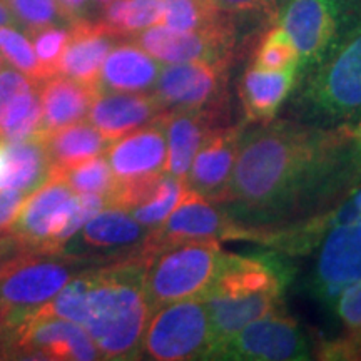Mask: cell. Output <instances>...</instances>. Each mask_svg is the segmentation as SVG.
<instances>
[{
    "label": "cell",
    "mask_w": 361,
    "mask_h": 361,
    "mask_svg": "<svg viewBox=\"0 0 361 361\" xmlns=\"http://www.w3.org/2000/svg\"><path fill=\"white\" fill-rule=\"evenodd\" d=\"M341 16V0H288L279 25L295 44L300 67L318 66L333 52Z\"/></svg>",
    "instance_id": "4fadbf2b"
},
{
    "label": "cell",
    "mask_w": 361,
    "mask_h": 361,
    "mask_svg": "<svg viewBox=\"0 0 361 361\" xmlns=\"http://www.w3.org/2000/svg\"><path fill=\"white\" fill-rule=\"evenodd\" d=\"M226 62H179L161 69L152 92L166 111L197 109L221 101Z\"/></svg>",
    "instance_id": "5bb4252c"
},
{
    "label": "cell",
    "mask_w": 361,
    "mask_h": 361,
    "mask_svg": "<svg viewBox=\"0 0 361 361\" xmlns=\"http://www.w3.org/2000/svg\"><path fill=\"white\" fill-rule=\"evenodd\" d=\"M361 281V219L340 224L326 233L316 259L314 286L333 301L350 284Z\"/></svg>",
    "instance_id": "2e32d148"
},
{
    "label": "cell",
    "mask_w": 361,
    "mask_h": 361,
    "mask_svg": "<svg viewBox=\"0 0 361 361\" xmlns=\"http://www.w3.org/2000/svg\"><path fill=\"white\" fill-rule=\"evenodd\" d=\"M188 191L189 189L184 180L164 173L152 183L144 200L130 207L129 213L139 224L152 231L168 219V216L178 207Z\"/></svg>",
    "instance_id": "4316f807"
},
{
    "label": "cell",
    "mask_w": 361,
    "mask_h": 361,
    "mask_svg": "<svg viewBox=\"0 0 361 361\" xmlns=\"http://www.w3.org/2000/svg\"><path fill=\"white\" fill-rule=\"evenodd\" d=\"M296 106L303 119L326 126L361 119V25L319 62Z\"/></svg>",
    "instance_id": "5b68a950"
},
{
    "label": "cell",
    "mask_w": 361,
    "mask_h": 361,
    "mask_svg": "<svg viewBox=\"0 0 361 361\" xmlns=\"http://www.w3.org/2000/svg\"><path fill=\"white\" fill-rule=\"evenodd\" d=\"M234 238L247 239L246 231L224 213L223 207H216L214 202L188 191L168 219L159 228L149 231L141 250Z\"/></svg>",
    "instance_id": "7c38bea8"
},
{
    "label": "cell",
    "mask_w": 361,
    "mask_h": 361,
    "mask_svg": "<svg viewBox=\"0 0 361 361\" xmlns=\"http://www.w3.org/2000/svg\"><path fill=\"white\" fill-rule=\"evenodd\" d=\"M209 358L246 361L310 360L308 341L295 319L278 311L256 319L219 343Z\"/></svg>",
    "instance_id": "9c48e42d"
},
{
    "label": "cell",
    "mask_w": 361,
    "mask_h": 361,
    "mask_svg": "<svg viewBox=\"0 0 361 361\" xmlns=\"http://www.w3.org/2000/svg\"><path fill=\"white\" fill-rule=\"evenodd\" d=\"M102 22L116 35L141 32L162 24V0H112Z\"/></svg>",
    "instance_id": "83f0119b"
},
{
    "label": "cell",
    "mask_w": 361,
    "mask_h": 361,
    "mask_svg": "<svg viewBox=\"0 0 361 361\" xmlns=\"http://www.w3.org/2000/svg\"><path fill=\"white\" fill-rule=\"evenodd\" d=\"M298 69L266 71L251 66L239 84L245 114L252 123H269L296 82Z\"/></svg>",
    "instance_id": "603a6c76"
},
{
    "label": "cell",
    "mask_w": 361,
    "mask_h": 361,
    "mask_svg": "<svg viewBox=\"0 0 361 361\" xmlns=\"http://www.w3.org/2000/svg\"><path fill=\"white\" fill-rule=\"evenodd\" d=\"M52 173L61 176L75 194H101L107 200L114 192L117 184L106 156H96L71 169Z\"/></svg>",
    "instance_id": "f546056e"
},
{
    "label": "cell",
    "mask_w": 361,
    "mask_h": 361,
    "mask_svg": "<svg viewBox=\"0 0 361 361\" xmlns=\"http://www.w3.org/2000/svg\"><path fill=\"white\" fill-rule=\"evenodd\" d=\"M149 229L139 224L124 207L107 206L92 216L82 228L80 238L92 250H124L144 245Z\"/></svg>",
    "instance_id": "484cf974"
},
{
    "label": "cell",
    "mask_w": 361,
    "mask_h": 361,
    "mask_svg": "<svg viewBox=\"0 0 361 361\" xmlns=\"http://www.w3.org/2000/svg\"><path fill=\"white\" fill-rule=\"evenodd\" d=\"M211 0H162V24L174 30H200L221 22Z\"/></svg>",
    "instance_id": "4dcf8cb0"
},
{
    "label": "cell",
    "mask_w": 361,
    "mask_h": 361,
    "mask_svg": "<svg viewBox=\"0 0 361 361\" xmlns=\"http://www.w3.org/2000/svg\"><path fill=\"white\" fill-rule=\"evenodd\" d=\"M166 112L154 92L99 90L90 104L87 119L107 141L114 142L135 129L156 123Z\"/></svg>",
    "instance_id": "ac0fdd59"
},
{
    "label": "cell",
    "mask_w": 361,
    "mask_h": 361,
    "mask_svg": "<svg viewBox=\"0 0 361 361\" xmlns=\"http://www.w3.org/2000/svg\"><path fill=\"white\" fill-rule=\"evenodd\" d=\"M89 288L90 273L78 274L47 305L39 308L22 323L34 318H62L67 322L78 323L84 328L89 308Z\"/></svg>",
    "instance_id": "f1b7e54d"
},
{
    "label": "cell",
    "mask_w": 361,
    "mask_h": 361,
    "mask_svg": "<svg viewBox=\"0 0 361 361\" xmlns=\"http://www.w3.org/2000/svg\"><path fill=\"white\" fill-rule=\"evenodd\" d=\"M29 194L16 189H0V233H6L19 216Z\"/></svg>",
    "instance_id": "8d00e7d4"
},
{
    "label": "cell",
    "mask_w": 361,
    "mask_h": 361,
    "mask_svg": "<svg viewBox=\"0 0 361 361\" xmlns=\"http://www.w3.org/2000/svg\"><path fill=\"white\" fill-rule=\"evenodd\" d=\"M213 331L201 296L152 311L142 338V353L157 361L209 358Z\"/></svg>",
    "instance_id": "52a82bcc"
},
{
    "label": "cell",
    "mask_w": 361,
    "mask_h": 361,
    "mask_svg": "<svg viewBox=\"0 0 361 361\" xmlns=\"http://www.w3.org/2000/svg\"><path fill=\"white\" fill-rule=\"evenodd\" d=\"M0 54L4 61L30 79L44 82L45 74L35 56L32 40L24 32H20L16 25L0 27Z\"/></svg>",
    "instance_id": "1f68e13d"
},
{
    "label": "cell",
    "mask_w": 361,
    "mask_h": 361,
    "mask_svg": "<svg viewBox=\"0 0 361 361\" xmlns=\"http://www.w3.org/2000/svg\"><path fill=\"white\" fill-rule=\"evenodd\" d=\"M35 56L40 67H42L45 80L59 75V62L69 42V29L51 25L30 34Z\"/></svg>",
    "instance_id": "e575fe53"
},
{
    "label": "cell",
    "mask_w": 361,
    "mask_h": 361,
    "mask_svg": "<svg viewBox=\"0 0 361 361\" xmlns=\"http://www.w3.org/2000/svg\"><path fill=\"white\" fill-rule=\"evenodd\" d=\"M99 90L78 80L56 75L40 84L42 121L39 134H49L84 121Z\"/></svg>",
    "instance_id": "7402d4cb"
},
{
    "label": "cell",
    "mask_w": 361,
    "mask_h": 361,
    "mask_svg": "<svg viewBox=\"0 0 361 361\" xmlns=\"http://www.w3.org/2000/svg\"><path fill=\"white\" fill-rule=\"evenodd\" d=\"M4 62H6V61H4V57H2V54H0V67H2V66H4Z\"/></svg>",
    "instance_id": "ee69618b"
},
{
    "label": "cell",
    "mask_w": 361,
    "mask_h": 361,
    "mask_svg": "<svg viewBox=\"0 0 361 361\" xmlns=\"http://www.w3.org/2000/svg\"><path fill=\"white\" fill-rule=\"evenodd\" d=\"M96 2H99V4H101V6H104V7H107V6H109V4L112 2V0H96Z\"/></svg>",
    "instance_id": "7bdbcfd3"
},
{
    "label": "cell",
    "mask_w": 361,
    "mask_h": 361,
    "mask_svg": "<svg viewBox=\"0 0 361 361\" xmlns=\"http://www.w3.org/2000/svg\"><path fill=\"white\" fill-rule=\"evenodd\" d=\"M226 116V99L197 107L166 112L164 124L168 134V173L186 183L192 159L202 142L221 129V119Z\"/></svg>",
    "instance_id": "e0dca14e"
},
{
    "label": "cell",
    "mask_w": 361,
    "mask_h": 361,
    "mask_svg": "<svg viewBox=\"0 0 361 361\" xmlns=\"http://www.w3.org/2000/svg\"><path fill=\"white\" fill-rule=\"evenodd\" d=\"M11 324H8L7 319V311L6 306H4L2 301H0V358H6V351H7V345L8 340H11Z\"/></svg>",
    "instance_id": "ab89813d"
},
{
    "label": "cell",
    "mask_w": 361,
    "mask_h": 361,
    "mask_svg": "<svg viewBox=\"0 0 361 361\" xmlns=\"http://www.w3.org/2000/svg\"><path fill=\"white\" fill-rule=\"evenodd\" d=\"M283 284L284 274L276 263L226 252L218 276L201 295L209 314L213 350L246 324L278 311Z\"/></svg>",
    "instance_id": "3957f363"
},
{
    "label": "cell",
    "mask_w": 361,
    "mask_h": 361,
    "mask_svg": "<svg viewBox=\"0 0 361 361\" xmlns=\"http://www.w3.org/2000/svg\"><path fill=\"white\" fill-rule=\"evenodd\" d=\"M252 66L266 71H300V56L281 25L271 29L259 44Z\"/></svg>",
    "instance_id": "d6a6232c"
},
{
    "label": "cell",
    "mask_w": 361,
    "mask_h": 361,
    "mask_svg": "<svg viewBox=\"0 0 361 361\" xmlns=\"http://www.w3.org/2000/svg\"><path fill=\"white\" fill-rule=\"evenodd\" d=\"M161 62L139 47L123 44L111 49L99 78V90L114 92H147L154 89L161 74Z\"/></svg>",
    "instance_id": "44dd1931"
},
{
    "label": "cell",
    "mask_w": 361,
    "mask_h": 361,
    "mask_svg": "<svg viewBox=\"0 0 361 361\" xmlns=\"http://www.w3.org/2000/svg\"><path fill=\"white\" fill-rule=\"evenodd\" d=\"M6 142H0V176L4 174V169H6Z\"/></svg>",
    "instance_id": "b9f144b4"
},
{
    "label": "cell",
    "mask_w": 361,
    "mask_h": 361,
    "mask_svg": "<svg viewBox=\"0 0 361 361\" xmlns=\"http://www.w3.org/2000/svg\"><path fill=\"white\" fill-rule=\"evenodd\" d=\"M8 8L16 17L17 24L34 34L45 27L56 25L62 17L57 0H6Z\"/></svg>",
    "instance_id": "836d02e7"
},
{
    "label": "cell",
    "mask_w": 361,
    "mask_h": 361,
    "mask_svg": "<svg viewBox=\"0 0 361 361\" xmlns=\"http://www.w3.org/2000/svg\"><path fill=\"white\" fill-rule=\"evenodd\" d=\"M4 25L19 27V24H17L16 17H13V13L11 12V8H8L6 0H0V27H4Z\"/></svg>",
    "instance_id": "60d3db41"
},
{
    "label": "cell",
    "mask_w": 361,
    "mask_h": 361,
    "mask_svg": "<svg viewBox=\"0 0 361 361\" xmlns=\"http://www.w3.org/2000/svg\"><path fill=\"white\" fill-rule=\"evenodd\" d=\"M135 44L149 56L164 64L179 62H226L231 61L233 30L228 22L200 30H174L157 24L135 35Z\"/></svg>",
    "instance_id": "8fae6325"
},
{
    "label": "cell",
    "mask_w": 361,
    "mask_h": 361,
    "mask_svg": "<svg viewBox=\"0 0 361 361\" xmlns=\"http://www.w3.org/2000/svg\"><path fill=\"white\" fill-rule=\"evenodd\" d=\"M243 128L216 129L194 156L186 178L189 191L219 204L229 188Z\"/></svg>",
    "instance_id": "d6986e66"
},
{
    "label": "cell",
    "mask_w": 361,
    "mask_h": 361,
    "mask_svg": "<svg viewBox=\"0 0 361 361\" xmlns=\"http://www.w3.org/2000/svg\"><path fill=\"white\" fill-rule=\"evenodd\" d=\"M6 358L90 361L101 360V355L80 324L62 318H34L13 329Z\"/></svg>",
    "instance_id": "30bf717a"
},
{
    "label": "cell",
    "mask_w": 361,
    "mask_h": 361,
    "mask_svg": "<svg viewBox=\"0 0 361 361\" xmlns=\"http://www.w3.org/2000/svg\"><path fill=\"white\" fill-rule=\"evenodd\" d=\"M166 114L156 123L135 129L111 142L106 151L117 183H135L168 173Z\"/></svg>",
    "instance_id": "9a60e30c"
},
{
    "label": "cell",
    "mask_w": 361,
    "mask_h": 361,
    "mask_svg": "<svg viewBox=\"0 0 361 361\" xmlns=\"http://www.w3.org/2000/svg\"><path fill=\"white\" fill-rule=\"evenodd\" d=\"M219 12H245L263 7L269 0H211Z\"/></svg>",
    "instance_id": "74e56055"
},
{
    "label": "cell",
    "mask_w": 361,
    "mask_h": 361,
    "mask_svg": "<svg viewBox=\"0 0 361 361\" xmlns=\"http://www.w3.org/2000/svg\"><path fill=\"white\" fill-rule=\"evenodd\" d=\"M80 261L62 252L22 250L0 263V301L12 331L78 276Z\"/></svg>",
    "instance_id": "8992f818"
},
{
    "label": "cell",
    "mask_w": 361,
    "mask_h": 361,
    "mask_svg": "<svg viewBox=\"0 0 361 361\" xmlns=\"http://www.w3.org/2000/svg\"><path fill=\"white\" fill-rule=\"evenodd\" d=\"M42 135L52 162V171L57 173L106 154L107 147L111 146V141H107L89 121H79Z\"/></svg>",
    "instance_id": "d4e9b609"
},
{
    "label": "cell",
    "mask_w": 361,
    "mask_h": 361,
    "mask_svg": "<svg viewBox=\"0 0 361 361\" xmlns=\"http://www.w3.org/2000/svg\"><path fill=\"white\" fill-rule=\"evenodd\" d=\"M114 37L117 35L111 32L104 22L94 24L85 19L72 22L69 42L59 62V75L99 90L102 64L111 52Z\"/></svg>",
    "instance_id": "ffe728a7"
},
{
    "label": "cell",
    "mask_w": 361,
    "mask_h": 361,
    "mask_svg": "<svg viewBox=\"0 0 361 361\" xmlns=\"http://www.w3.org/2000/svg\"><path fill=\"white\" fill-rule=\"evenodd\" d=\"M78 194L59 174H51L45 183L27 196L19 216L7 233L22 250L62 252L59 238L74 211Z\"/></svg>",
    "instance_id": "ba28073f"
},
{
    "label": "cell",
    "mask_w": 361,
    "mask_h": 361,
    "mask_svg": "<svg viewBox=\"0 0 361 361\" xmlns=\"http://www.w3.org/2000/svg\"><path fill=\"white\" fill-rule=\"evenodd\" d=\"M146 259L144 291L149 310L201 296L213 284L226 252L219 241L179 243L139 251Z\"/></svg>",
    "instance_id": "277c9868"
},
{
    "label": "cell",
    "mask_w": 361,
    "mask_h": 361,
    "mask_svg": "<svg viewBox=\"0 0 361 361\" xmlns=\"http://www.w3.org/2000/svg\"><path fill=\"white\" fill-rule=\"evenodd\" d=\"M338 316L345 326L353 331V335H361V281L350 284L336 298Z\"/></svg>",
    "instance_id": "d590c367"
},
{
    "label": "cell",
    "mask_w": 361,
    "mask_h": 361,
    "mask_svg": "<svg viewBox=\"0 0 361 361\" xmlns=\"http://www.w3.org/2000/svg\"><path fill=\"white\" fill-rule=\"evenodd\" d=\"M64 20H80L84 19L89 8V0H57Z\"/></svg>",
    "instance_id": "f35d334b"
},
{
    "label": "cell",
    "mask_w": 361,
    "mask_h": 361,
    "mask_svg": "<svg viewBox=\"0 0 361 361\" xmlns=\"http://www.w3.org/2000/svg\"><path fill=\"white\" fill-rule=\"evenodd\" d=\"M6 169L0 176V189L34 192L51 178L52 162L44 135L34 134L16 142H6Z\"/></svg>",
    "instance_id": "cb8c5ba5"
},
{
    "label": "cell",
    "mask_w": 361,
    "mask_h": 361,
    "mask_svg": "<svg viewBox=\"0 0 361 361\" xmlns=\"http://www.w3.org/2000/svg\"><path fill=\"white\" fill-rule=\"evenodd\" d=\"M141 252L130 259L90 271L89 308L84 329L101 360H133L142 353L149 310Z\"/></svg>",
    "instance_id": "7a4b0ae2"
},
{
    "label": "cell",
    "mask_w": 361,
    "mask_h": 361,
    "mask_svg": "<svg viewBox=\"0 0 361 361\" xmlns=\"http://www.w3.org/2000/svg\"><path fill=\"white\" fill-rule=\"evenodd\" d=\"M361 183V119L333 126L263 123L245 133L224 213L247 239L274 245L340 206Z\"/></svg>",
    "instance_id": "6da1fadb"
}]
</instances>
